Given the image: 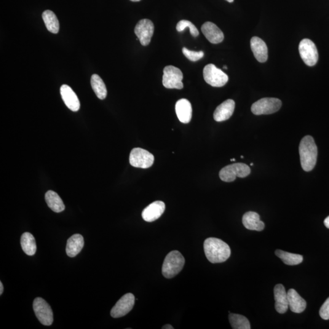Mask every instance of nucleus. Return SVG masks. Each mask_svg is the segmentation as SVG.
I'll return each mask as SVG.
<instances>
[{
  "label": "nucleus",
  "mask_w": 329,
  "mask_h": 329,
  "mask_svg": "<svg viewBox=\"0 0 329 329\" xmlns=\"http://www.w3.org/2000/svg\"><path fill=\"white\" fill-rule=\"evenodd\" d=\"M206 258L212 263H223L231 256V251L226 243L216 238H208L204 243Z\"/></svg>",
  "instance_id": "f257e3e1"
},
{
  "label": "nucleus",
  "mask_w": 329,
  "mask_h": 329,
  "mask_svg": "<svg viewBox=\"0 0 329 329\" xmlns=\"http://www.w3.org/2000/svg\"><path fill=\"white\" fill-rule=\"evenodd\" d=\"M301 164L305 172L312 171L317 164L318 148L314 138L306 135L302 139L299 147Z\"/></svg>",
  "instance_id": "f03ea898"
},
{
  "label": "nucleus",
  "mask_w": 329,
  "mask_h": 329,
  "mask_svg": "<svg viewBox=\"0 0 329 329\" xmlns=\"http://www.w3.org/2000/svg\"><path fill=\"white\" fill-rule=\"evenodd\" d=\"M185 259L178 251H173L166 256L162 265V274L167 279L176 276L183 269Z\"/></svg>",
  "instance_id": "7ed1b4c3"
},
{
  "label": "nucleus",
  "mask_w": 329,
  "mask_h": 329,
  "mask_svg": "<svg viewBox=\"0 0 329 329\" xmlns=\"http://www.w3.org/2000/svg\"><path fill=\"white\" fill-rule=\"evenodd\" d=\"M251 173L250 167L243 163H237L229 165L222 168L219 172V178L226 183H231L236 179L237 177L244 178Z\"/></svg>",
  "instance_id": "20e7f679"
},
{
  "label": "nucleus",
  "mask_w": 329,
  "mask_h": 329,
  "mask_svg": "<svg viewBox=\"0 0 329 329\" xmlns=\"http://www.w3.org/2000/svg\"><path fill=\"white\" fill-rule=\"evenodd\" d=\"M203 76L208 84L215 87H223L229 80L228 76L224 72L212 64L205 66Z\"/></svg>",
  "instance_id": "39448f33"
},
{
  "label": "nucleus",
  "mask_w": 329,
  "mask_h": 329,
  "mask_svg": "<svg viewBox=\"0 0 329 329\" xmlns=\"http://www.w3.org/2000/svg\"><path fill=\"white\" fill-rule=\"evenodd\" d=\"M163 85L167 89H183V74L181 69L173 66H166L164 69Z\"/></svg>",
  "instance_id": "423d86ee"
},
{
  "label": "nucleus",
  "mask_w": 329,
  "mask_h": 329,
  "mask_svg": "<svg viewBox=\"0 0 329 329\" xmlns=\"http://www.w3.org/2000/svg\"><path fill=\"white\" fill-rule=\"evenodd\" d=\"M282 101L275 98H264L256 101L251 107V111L256 116L275 113L281 108Z\"/></svg>",
  "instance_id": "0eeeda50"
},
{
  "label": "nucleus",
  "mask_w": 329,
  "mask_h": 329,
  "mask_svg": "<svg viewBox=\"0 0 329 329\" xmlns=\"http://www.w3.org/2000/svg\"><path fill=\"white\" fill-rule=\"evenodd\" d=\"M154 157L150 152L142 148H133L130 156V163L133 167L148 168L153 165Z\"/></svg>",
  "instance_id": "6e6552de"
},
{
  "label": "nucleus",
  "mask_w": 329,
  "mask_h": 329,
  "mask_svg": "<svg viewBox=\"0 0 329 329\" xmlns=\"http://www.w3.org/2000/svg\"><path fill=\"white\" fill-rule=\"evenodd\" d=\"M33 309L37 319L44 326H49L53 323V313L49 304L44 299L37 298L33 302Z\"/></svg>",
  "instance_id": "1a4fd4ad"
},
{
  "label": "nucleus",
  "mask_w": 329,
  "mask_h": 329,
  "mask_svg": "<svg viewBox=\"0 0 329 329\" xmlns=\"http://www.w3.org/2000/svg\"><path fill=\"white\" fill-rule=\"evenodd\" d=\"M299 54L307 66H314L318 61V52L314 42L308 39L302 40L299 45Z\"/></svg>",
  "instance_id": "9d476101"
},
{
  "label": "nucleus",
  "mask_w": 329,
  "mask_h": 329,
  "mask_svg": "<svg viewBox=\"0 0 329 329\" xmlns=\"http://www.w3.org/2000/svg\"><path fill=\"white\" fill-rule=\"evenodd\" d=\"M154 31V24L149 19L139 21L134 29V33L143 46H147L150 44Z\"/></svg>",
  "instance_id": "9b49d317"
},
{
  "label": "nucleus",
  "mask_w": 329,
  "mask_h": 329,
  "mask_svg": "<svg viewBox=\"0 0 329 329\" xmlns=\"http://www.w3.org/2000/svg\"><path fill=\"white\" fill-rule=\"evenodd\" d=\"M135 304V296L127 293L122 297L111 310V315L114 318L124 317L131 311Z\"/></svg>",
  "instance_id": "f8f14e48"
},
{
  "label": "nucleus",
  "mask_w": 329,
  "mask_h": 329,
  "mask_svg": "<svg viewBox=\"0 0 329 329\" xmlns=\"http://www.w3.org/2000/svg\"><path fill=\"white\" fill-rule=\"evenodd\" d=\"M165 210V204L164 202L157 200L149 204L143 210L141 216L144 221L153 222L159 219Z\"/></svg>",
  "instance_id": "ddd939ff"
},
{
  "label": "nucleus",
  "mask_w": 329,
  "mask_h": 329,
  "mask_svg": "<svg viewBox=\"0 0 329 329\" xmlns=\"http://www.w3.org/2000/svg\"><path fill=\"white\" fill-rule=\"evenodd\" d=\"M201 31L206 39L213 44L223 42L224 36L223 32L217 26L210 21H207L201 26Z\"/></svg>",
  "instance_id": "4468645a"
},
{
  "label": "nucleus",
  "mask_w": 329,
  "mask_h": 329,
  "mask_svg": "<svg viewBox=\"0 0 329 329\" xmlns=\"http://www.w3.org/2000/svg\"><path fill=\"white\" fill-rule=\"evenodd\" d=\"M60 91L66 106L73 112L78 111L80 109L79 100L71 88L68 85L64 84L61 86Z\"/></svg>",
  "instance_id": "2eb2a0df"
},
{
  "label": "nucleus",
  "mask_w": 329,
  "mask_h": 329,
  "mask_svg": "<svg viewBox=\"0 0 329 329\" xmlns=\"http://www.w3.org/2000/svg\"><path fill=\"white\" fill-rule=\"evenodd\" d=\"M275 299V309L280 314H285L288 309L287 293L286 292L284 286L277 284L274 289Z\"/></svg>",
  "instance_id": "dca6fc26"
},
{
  "label": "nucleus",
  "mask_w": 329,
  "mask_h": 329,
  "mask_svg": "<svg viewBox=\"0 0 329 329\" xmlns=\"http://www.w3.org/2000/svg\"><path fill=\"white\" fill-rule=\"evenodd\" d=\"M235 106L234 100H227L224 101L216 108L214 112V120L216 122H221L229 119L234 114Z\"/></svg>",
  "instance_id": "f3484780"
},
{
  "label": "nucleus",
  "mask_w": 329,
  "mask_h": 329,
  "mask_svg": "<svg viewBox=\"0 0 329 329\" xmlns=\"http://www.w3.org/2000/svg\"><path fill=\"white\" fill-rule=\"evenodd\" d=\"M251 48L257 60L261 63H265L268 58L267 45L263 40L253 37L251 40Z\"/></svg>",
  "instance_id": "a211bd4d"
},
{
  "label": "nucleus",
  "mask_w": 329,
  "mask_h": 329,
  "mask_svg": "<svg viewBox=\"0 0 329 329\" xmlns=\"http://www.w3.org/2000/svg\"><path fill=\"white\" fill-rule=\"evenodd\" d=\"M176 113L179 121L183 124H189L192 117V107L191 102L186 99H181L175 106Z\"/></svg>",
  "instance_id": "6ab92c4d"
},
{
  "label": "nucleus",
  "mask_w": 329,
  "mask_h": 329,
  "mask_svg": "<svg viewBox=\"0 0 329 329\" xmlns=\"http://www.w3.org/2000/svg\"><path fill=\"white\" fill-rule=\"evenodd\" d=\"M288 307L292 312L301 314L307 307V302L295 289H290L287 293Z\"/></svg>",
  "instance_id": "aec40b11"
},
{
  "label": "nucleus",
  "mask_w": 329,
  "mask_h": 329,
  "mask_svg": "<svg viewBox=\"0 0 329 329\" xmlns=\"http://www.w3.org/2000/svg\"><path fill=\"white\" fill-rule=\"evenodd\" d=\"M243 225L251 231H262L264 228V224L260 219L259 214L254 212H248L243 216Z\"/></svg>",
  "instance_id": "412c9836"
},
{
  "label": "nucleus",
  "mask_w": 329,
  "mask_h": 329,
  "mask_svg": "<svg viewBox=\"0 0 329 329\" xmlns=\"http://www.w3.org/2000/svg\"><path fill=\"white\" fill-rule=\"evenodd\" d=\"M84 246V238L80 234H74L69 238L66 243V253L69 258H74L82 250Z\"/></svg>",
  "instance_id": "4be33fe9"
},
{
  "label": "nucleus",
  "mask_w": 329,
  "mask_h": 329,
  "mask_svg": "<svg viewBox=\"0 0 329 329\" xmlns=\"http://www.w3.org/2000/svg\"><path fill=\"white\" fill-rule=\"evenodd\" d=\"M45 201L48 207L55 212L60 213L65 210V205L57 193L48 191L45 194Z\"/></svg>",
  "instance_id": "5701e85b"
},
{
  "label": "nucleus",
  "mask_w": 329,
  "mask_h": 329,
  "mask_svg": "<svg viewBox=\"0 0 329 329\" xmlns=\"http://www.w3.org/2000/svg\"><path fill=\"white\" fill-rule=\"evenodd\" d=\"M21 246L24 252L28 256H34L36 253V240L29 232H25L21 235Z\"/></svg>",
  "instance_id": "b1692460"
},
{
  "label": "nucleus",
  "mask_w": 329,
  "mask_h": 329,
  "mask_svg": "<svg viewBox=\"0 0 329 329\" xmlns=\"http://www.w3.org/2000/svg\"><path fill=\"white\" fill-rule=\"evenodd\" d=\"M42 18L48 31L53 34H58L60 31V22L55 13L47 10L43 12Z\"/></svg>",
  "instance_id": "393cba45"
},
{
  "label": "nucleus",
  "mask_w": 329,
  "mask_h": 329,
  "mask_svg": "<svg viewBox=\"0 0 329 329\" xmlns=\"http://www.w3.org/2000/svg\"><path fill=\"white\" fill-rule=\"evenodd\" d=\"M91 85L97 97L100 100H104L108 94L105 84L103 79L98 74H93L91 77Z\"/></svg>",
  "instance_id": "a878e982"
},
{
  "label": "nucleus",
  "mask_w": 329,
  "mask_h": 329,
  "mask_svg": "<svg viewBox=\"0 0 329 329\" xmlns=\"http://www.w3.org/2000/svg\"><path fill=\"white\" fill-rule=\"evenodd\" d=\"M275 254L287 265H297L303 261V257L299 254L285 252L279 250L275 251Z\"/></svg>",
  "instance_id": "bb28decb"
},
{
  "label": "nucleus",
  "mask_w": 329,
  "mask_h": 329,
  "mask_svg": "<svg viewBox=\"0 0 329 329\" xmlns=\"http://www.w3.org/2000/svg\"><path fill=\"white\" fill-rule=\"evenodd\" d=\"M230 323L234 329H250V323L244 316L230 314L229 316Z\"/></svg>",
  "instance_id": "cd10ccee"
},
{
  "label": "nucleus",
  "mask_w": 329,
  "mask_h": 329,
  "mask_svg": "<svg viewBox=\"0 0 329 329\" xmlns=\"http://www.w3.org/2000/svg\"><path fill=\"white\" fill-rule=\"evenodd\" d=\"M188 28L192 36L196 37L199 36V31L196 26L191 21L186 20L179 21L176 25V29L178 32H182L186 28Z\"/></svg>",
  "instance_id": "c85d7f7f"
},
{
  "label": "nucleus",
  "mask_w": 329,
  "mask_h": 329,
  "mask_svg": "<svg viewBox=\"0 0 329 329\" xmlns=\"http://www.w3.org/2000/svg\"><path fill=\"white\" fill-rule=\"evenodd\" d=\"M183 53L188 60L193 61V62H196V61L200 60L204 56V53L202 51L194 52V51L187 49V48H183Z\"/></svg>",
  "instance_id": "c756f323"
},
{
  "label": "nucleus",
  "mask_w": 329,
  "mask_h": 329,
  "mask_svg": "<svg viewBox=\"0 0 329 329\" xmlns=\"http://www.w3.org/2000/svg\"><path fill=\"white\" fill-rule=\"evenodd\" d=\"M320 317L323 320H329V298L323 304L320 310Z\"/></svg>",
  "instance_id": "7c9ffc66"
},
{
  "label": "nucleus",
  "mask_w": 329,
  "mask_h": 329,
  "mask_svg": "<svg viewBox=\"0 0 329 329\" xmlns=\"http://www.w3.org/2000/svg\"><path fill=\"white\" fill-rule=\"evenodd\" d=\"M324 224H325V226L327 227V228L329 229V216L325 219Z\"/></svg>",
  "instance_id": "2f4dec72"
},
{
  "label": "nucleus",
  "mask_w": 329,
  "mask_h": 329,
  "mask_svg": "<svg viewBox=\"0 0 329 329\" xmlns=\"http://www.w3.org/2000/svg\"><path fill=\"white\" fill-rule=\"evenodd\" d=\"M163 329H173L174 328L172 325H166L162 327Z\"/></svg>",
  "instance_id": "473e14b6"
},
{
  "label": "nucleus",
  "mask_w": 329,
  "mask_h": 329,
  "mask_svg": "<svg viewBox=\"0 0 329 329\" xmlns=\"http://www.w3.org/2000/svg\"><path fill=\"white\" fill-rule=\"evenodd\" d=\"M4 287L2 285V283L0 282V295H2V293H3Z\"/></svg>",
  "instance_id": "72a5a7b5"
},
{
  "label": "nucleus",
  "mask_w": 329,
  "mask_h": 329,
  "mask_svg": "<svg viewBox=\"0 0 329 329\" xmlns=\"http://www.w3.org/2000/svg\"><path fill=\"white\" fill-rule=\"evenodd\" d=\"M131 1L133 2H138L141 1V0H131Z\"/></svg>",
  "instance_id": "f704fd0d"
},
{
  "label": "nucleus",
  "mask_w": 329,
  "mask_h": 329,
  "mask_svg": "<svg viewBox=\"0 0 329 329\" xmlns=\"http://www.w3.org/2000/svg\"><path fill=\"white\" fill-rule=\"evenodd\" d=\"M226 1H228L229 2H234V0H226Z\"/></svg>",
  "instance_id": "c9c22d12"
},
{
  "label": "nucleus",
  "mask_w": 329,
  "mask_h": 329,
  "mask_svg": "<svg viewBox=\"0 0 329 329\" xmlns=\"http://www.w3.org/2000/svg\"><path fill=\"white\" fill-rule=\"evenodd\" d=\"M231 162H235V159H232L231 160Z\"/></svg>",
  "instance_id": "e433bc0d"
},
{
  "label": "nucleus",
  "mask_w": 329,
  "mask_h": 329,
  "mask_svg": "<svg viewBox=\"0 0 329 329\" xmlns=\"http://www.w3.org/2000/svg\"><path fill=\"white\" fill-rule=\"evenodd\" d=\"M223 68H224V69H227V66H223Z\"/></svg>",
  "instance_id": "4c0bfd02"
},
{
  "label": "nucleus",
  "mask_w": 329,
  "mask_h": 329,
  "mask_svg": "<svg viewBox=\"0 0 329 329\" xmlns=\"http://www.w3.org/2000/svg\"><path fill=\"white\" fill-rule=\"evenodd\" d=\"M253 165H254V164H253V163H251V166H253Z\"/></svg>",
  "instance_id": "58836bf2"
},
{
  "label": "nucleus",
  "mask_w": 329,
  "mask_h": 329,
  "mask_svg": "<svg viewBox=\"0 0 329 329\" xmlns=\"http://www.w3.org/2000/svg\"><path fill=\"white\" fill-rule=\"evenodd\" d=\"M241 158H242V159H243V158H244V157H243V156H241Z\"/></svg>",
  "instance_id": "ea45409f"
}]
</instances>
